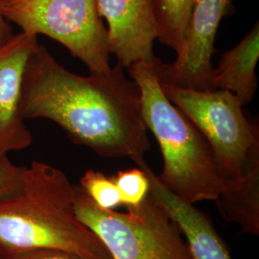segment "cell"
Masks as SVG:
<instances>
[{"label":"cell","mask_w":259,"mask_h":259,"mask_svg":"<svg viewBox=\"0 0 259 259\" xmlns=\"http://www.w3.org/2000/svg\"><path fill=\"white\" fill-rule=\"evenodd\" d=\"M117 63L106 74L77 75L37 45L25 69L21 116L55 122L76 144L102 157L143 158L150 148L141 93Z\"/></svg>","instance_id":"cell-1"},{"label":"cell","mask_w":259,"mask_h":259,"mask_svg":"<svg viewBox=\"0 0 259 259\" xmlns=\"http://www.w3.org/2000/svg\"><path fill=\"white\" fill-rule=\"evenodd\" d=\"M75 185L65 173L34 160L19 190L0 200V255L54 249L83 259H111L75 212Z\"/></svg>","instance_id":"cell-2"},{"label":"cell","mask_w":259,"mask_h":259,"mask_svg":"<svg viewBox=\"0 0 259 259\" xmlns=\"http://www.w3.org/2000/svg\"><path fill=\"white\" fill-rule=\"evenodd\" d=\"M156 60L134 64L128 73L140 89L143 120L157 139L163 158L157 180L188 204L215 202L231 181L220 174L204 135L163 93Z\"/></svg>","instance_id":"cell-3"},{"label":"cell","mask_w":259,"mask_h":259,"mask_svg":"<svg viewBox=\"0 0 259 259\" xmlns=\"http://www.w3.org/2000/svg\"><path fill=\"white\" fill-rule=\"evenodd\" d=\"M74 207L111 259H191L178 225L151 193L138 207L128 206L122 213L100 208L75 185Z\"/></svg>","instance_id":"cell-4"},{"label":"cell","mask_w":259,"mask_h":259,"mask_svg":"<svg viewBox=\"0 0 259 259\" xmlns=\"http://www.w3.org/2000/svg\"><path fill=\"white\" fill-rule=\"evenodd\" d=\"M167 98L200 130L223 178L239 181L259 168V132L232 93L161 83Z\"/></svg>","instance_id":"cell-5"},{"label":"cell","mask_w":259,"mask_h":259,"mask_svg":"<svg viewBox=\"0 0 259 259\" xmlns=\"http://www.w3.org/2000/svg\"><path fill=\"white\" fill-rule=\"evenodd\" d=\"M0 10L22 32L45 35L64 46L91 74L111 70L108 31L97 0H0Z\"/></svg>","instance_id":"cell-6"},{"label":"cell","mask_w":259,"mask_h":259,"mask_svg":"<svg viewBox=\"0 0 259 259\" xmlns=\"http://www.w3.org/2000/svg\"><path fill=\"white\" fill-rule=\"evenodd\" d=\"M232 11V0H195L183 44L171 64L156 60L161 83L184 89L214 91V42L223 18Z\"/></svg>","instance_id":"cell-7"},{"label":"cell","mask_w":259,"mask_h":259,"mask_svg":"<svg viewBox=\"0 0 259 259\" xmlns=\"http://www.w3.org/2000/svg\"><path fill=\"white\" fill-rule=\"evenodd\" d=\"M99 15L107 21L110 54L128 68L139 62L153 63L158 36L154 0H97Z\"/></svg>","instance_id":"cell-8"},{"label":"cell","mask_w":259,"mask_h":259,"mask_svg":"<svg viewBox=\"0 0 259 259\" xmlns=\"http://www.w3.org/2000/svg\"><path fill=\"white\" fill-rule=\"evenodd\" d=\"M37 36L20 32L0 48V159L28 148L33 137L21 116L22 85Z\"/></svg>","instance_id":"cell-9"},{"label":"cell","mask_w":259,"mask_h":259,"mask_svg":"<svg viewBox=\"0 0 259 259\" xmlns=\"http://www.w3.org/2000/svg\"><path fill=\"white\" fill-rule=\"evenodd\" d=\"M150 180V193L166 209L185 236L191 259H232L225 243L204 213L161 185L144 158L134 161Z\"/></svg>","instance_id":"cell-10"},{"label":"cell","mask_w":259,"mask_h":259,"mask_svg":"<svg viewBox=\"0 0 259 259\" xmlns=\"http://www.w3.org/2000/svg\"><path fill=\"white\" fill-rule=\"evenodd\" d=\"M259 60V24L252 27L240 42L223 53L214 67L213 90L232 93L244 107L250 104L257 90L255 68Z\"/></svg>","instance_id":"cell-11"},{"label":"cell","mask_w":259,"mask_h":259,"mask_svg":"<svg viewBox=\"0 0 259 259\" xmlns=\"http://www.w3.org/2000/svg\"><path fill=\"white\" fill-rule=\"evenodd\" d=\"M223 218L238 224L242 233L259 234V168L230 185L215 201Z\"/></svg>","instance_id":"cell-12"},{"label":"cell","mask_w":259,"mask_h":259,"mask_svg":"<svg viewBox=\"0 0 259 259\" xmlns=\"http://www.w3.org/2000/svg\"><path fill=\"white\" fill-rule=\"evenodd\" d=\"M195 0H154L158 26L157 39L178 51L183 44Z\"/></svg>","instance_id":"cell-13"},{"label":"cell","mask_w":259,"mask_h":259,"mask_svg":"<svg viewBox=\"0 0 259 259\" xmlns=\"http://www.w3.org/2000/svg\"><path fill=\"white\" fill-rule=\"evenodd\" d=\"M79 186L93 202L103 209H114L122 204L118 188L112 177L93 169L88 170Z\"/></svg>","instance_id":"cell-14"},{"label":"cell","mask_w":259,"mask_h":259,"mask_svg":"<svg viewBox=\"0 0 259 259\" xmlns=\"http://www.w3.org/2000/svg\"><path fill=\"white\" fill-rule=\"evenodd\" d=\"M120 194L122 204L138 207L150 193V180L142 168L118 171L112 176Z\"/></svg>","instance_id":"cell-15"},{"label":"cell","mask_w":259,"mask_h":259,"mask_svg":"<svg viewBox=\"0 0 259 259\" xmlns=\"http://www.w3.org/2000/svg\"><path fill=\"white\" fill-rule=\"evenodd\" d=\"M25 168L14 164L8 157L0 159V200L19 190L23 183Z\"/></svg>","instance_id":"cell-16"},{"label":"cell","mask_w":259,"mask_h":259,"mask_svg":"<svg viewBox=\"0 0 259 259\" xmlns=\"http://www.w3.org/2000/svg\"><path fill=\"white\" fill-rule=\"evenodd\" d=\"M0 259H83L77 254L54 249H36L0 255Z\"/></svg>","instance_id":"cell-17"},{"label":"cell","mask_w":259,"mask_h":259,"mask_svg":"<svg viewBox=\"0 0 259 259\" xmlns=\"http://www.w3.org/2000/svg\"><path fill=\"white\" fill-rule=\"evenodd\" d=\"M14 34L10 27L9 21L5 19L0 10V48L8 44Z\"/></svg>","instance_id":"cell-18"}]
</instances>
